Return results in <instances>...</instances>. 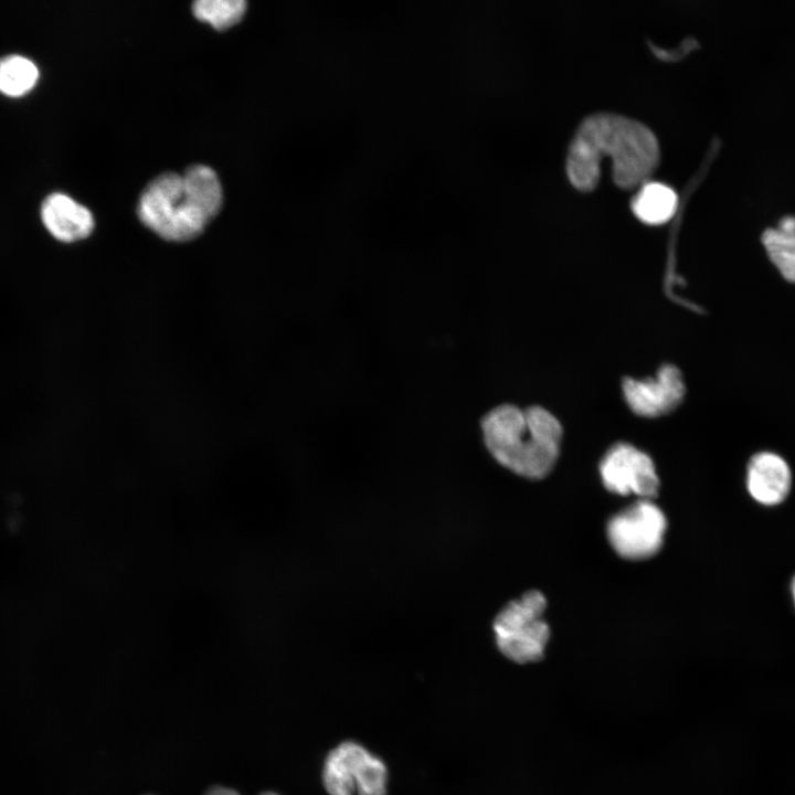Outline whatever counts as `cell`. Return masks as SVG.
Returning <instances> with one entry per match:
<instances>
[{"instance_id": "cell-4", "label": "cell", "mask_w": 795, "mask_h": 795, "mask_svg": "<svg viewBox=\"0 0 795 795\" xmlns=\"http://www.w3.org/2000/svg\"><path fill=\"white\" fill-rule=\"evenodd\" d=\"M545 597L529 591L507 603L492 623L495 643L499 651L517 664L541 659L550 636L543 619Z\"/></svg>"}, {"instance_id": "cell-12", "label": "cell", "mask_w": 795, "mask_h": 795, "mask_svg": "<svg viewBox=\"0 0 795 795\" xmlns=\"http://www.w3.org/2000/svg\"><path fill=\"white\" fill-rule=\"evenodd\" d=\"M677 193L661 182H646L632 200L634 214L644 223L661 224L676 212Z\"/></svg>"}, {"instance_id": "cell-10", "label": "cell", "mask_w": 795, "mask_h": 795, "mask_svg": "<svg viewBox=\"0 0 795 795\" xmlns=\"http://www.w3.org/2000/svg\"><path fill=\"white\" fill-rule=\"evenodd\" d=\"M41 218L46 230L65 243L87 237L95 226L92 212L64 193H52L43 201Z\"/></svg>"}, {"instance_id": "cell-8", "label": "cell", "mask_w": 795, "mask_h": 795, "mask_svg": "<svg viewBox=\"0 0 795 795\" xmlns=\"http://www.w3.org/2000/svg\"><path fill=\"white\" fill-rule=\"evenodd\" d=\"M686 392L680 370L664 364L655 378L623 381V393L634 413L645 417L665 415L677 407Z\"/></svg>"}, {"instance_id": "cell-13", "label": "cell", "mask_w": 795, "mask_h": 795, "mask_svg": "<svg viewBox=\"0 0 795 795\" xmlns=\"http://www.w3.org/2000/svg\"><path fill=\"white\" fill-rule=\"evenodd\" d=\"M36 65L22 55H8L0 60V92L8 96H21L36 84Z\"/></svg>"}, {"instance_id": "cell-3", "label": "cell", "mask_w": 795, "mask_h": 795, "mask_svg": "<svg viewBox=\"0 0 795 795\" xmlns=\"http://www.w3.org/2000/svg\"><path fill=\"white\" fill-rule=\"evenodd\" d=\"M480 430L492 458L516 475L543 478L558 459L562 427L541 406L524 410L512 404L495 406L483 416Z\"/></svg>"}, {"instance_id": "cell-14", "label": "cell", "mask_w": 795, "mask_h": 795, "mask_svg": "<svg viewBox=\"0 0 795 795\" xmlns=\"http://www.w3.org/2000/svg\"><path fill=\"white\" fill-rule=\"evenodd\" d=\"M195 18L222 31L236 24L246 11L244 0H199L192 6Z\"/></svg>"}, {"instance_id": "cell-5", "label": "cell", "mask_w": 795, "mask_h": 795, "mask_svg": "<svg viewBox=\"0 0 795 795\" xmlns=\"http://www.w3.org/2000/svg\"><path fill=\"white\" fill-rule=\"evenodd\" d=\"M322 784L328 795H386L384 762L354 741H344L326 756Z\"/></svg>"}, {"instance_id": "cell-1", "label": "cell", "mask_w": 795, "mask_h": 795, "mask_svg": "<svg viewBox=\"0 0 795 795\" xmlns=\"http://www.w3.org/2000/svg\"><path fill=\"white\" fill-rule=\"evenodd\" d=\"M612 158V177L623 189H633L654 172L659 146L644 124L615 114H595L579 126L566 156L571 183L581 191L593 190L600 180L601 160Z\"/></svg>"}, {"instance_id": "cell-7", "label": "cell", "mask_w": 795, "mask_h": 795, "mask_svg": "<svg viewBox=\"0 0 795 795\" xmlns=\"http://www.w3.org/2000/svg\"><path fill=\"white\" fill-rule=\"evenodd\" d=\"M600 473L605 488L614 494L654 498L659 479L651 458L636 447L618 443L601 460Z\"/></svg>"}, {"instance_id": "cell-2", "label": "cell", "mask_w": 795, "mask_h": 795, "mask_svg": "<svg viewBox=\"0 0 795 795\" xmlns=\"http://www.w3.org/2000/svg\"><path fill=\"white\" fill-rule=\"evenodd\" d=\"M222 187L213 169L203 165L182 173L166 172L142 191L137 214L158 236L172 242L198 237L222 206Z\"/></svg>"}, {"instance_id": "cell-16", "label": "cell", "mask_w": 795, "mask_h": 795, "mask_svg": "<svg viewBox=\"0 0 795 795\" xmlns=\"http://www.w3.org/2000/svg\"><path fill=\"white\" fill-rule=\"evenodd\" d=\"M792 595H793V600H794V603H795V576H794L793 582H792Z\"/></svg>"}, {"instance_id": "cell-6", "label": "cell", "mask_w": 795, "mask_h": 795, "mask_svg": "<svg viewBox=\"0 0 795 795\" xmlns=\"http://www.w3.org/2000/svg\"><path fill=\"white\" fill-rule=\"evenodd\" d=\"M666 528L664 512L650 499H639L610 519L607 538L621 556L644 560L660 550Z\"/></svg>"}, {"instance_id": "cell-11", "label": "cell", "mask_w": 795, "mask_h": 795, "mask_svg": "<svg viewBox=\"0 0 795 795\" xmlns=\"http://www.w3.org/2000/svg\"><path fill=\"white\" fill-rule=\"evenodd\" d=\"M760 242L776 273L795 285V214H786L765 227Z\"/></svg>"}, {"instance_id": "cell-15", "label": "cell", "mask_w": 795, "mask_h": 795, "mask_svg": "<svg viewBox=\"0 0 795 795\" xmlns=\"http://www.w3.org/2000/svg\"><path fill=\"white\" fill-rule=\"evenodd\" d=\"M205 795H240L236 791L223 786H214L210 788ZM261 795H278L274 792H264Z\"/></svg>"}, {"instance_id": "cell-9", "label": "cell", "mask_w": 795, "mask_h": 795, "mask_svg": "<svg viewBox=\"0 0 795 795\" xmlns=\"http://www.w3.org/2000/svg\"><path fill=\"white\" fill-rule=\"evenodd\" d=\"M745 481L748 491L755 501L773 506L787 497L792 474L787 462L781 455L772 451H761L750 458Z\"/></svg>"}]
</instances>
